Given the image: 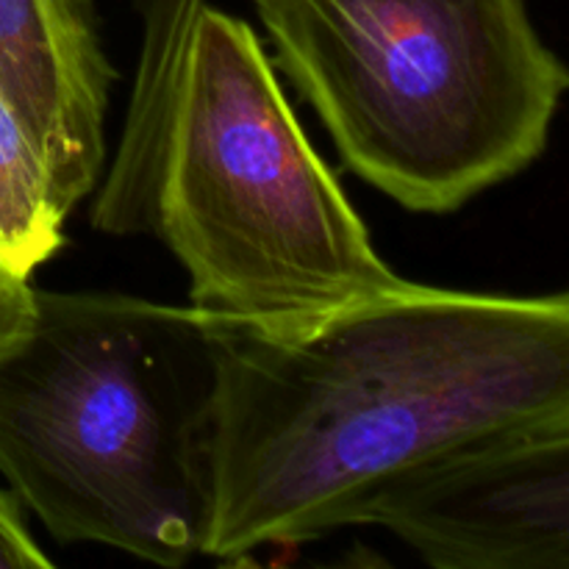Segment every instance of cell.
<instances>
[{
  "label": "cell",
  "mask_w": 569,
  "mask_h": 569,
  "mask_svg": "<svg viewBox=\"0 0 569 569\" xmlns=\"http://www.w3.org/2000/svg\"><path fill=\"white\" fill-rule=\"evenodd\" d=\"M209 522L239 561L359 515L467 442L569 417V298L409 287L298 328L209 320Z\"/></svg>",
  "instance_id": "1"
},
{
  "label": "cell",
  "mask_w": 569,
  "mask_h": 569,
  "mask_svg": "<svg viewBox=\"0 0 569 569\" xmlns=\"http://www.w3.org/2000/svg\"><path fill=\"white\" fill-rule=\"evenodd\" d=\"M153 233L209 320L283 331L411 283L317 156L253 28L211 6L189 39Z\"/></svg>",
  "instance_id": "4"
},
{
  "label": "cell",
  "mask_w": 569,
  "mask_h": 569,
  "mask_svg": "<svg viewBox=\"0 0 569 569\" xmlns=\"http://www.w3.org/2000/svg\"><path fill=\"white\" fill-rule=\"evenodd\" d=\"M67 217L42 156L0 98V261L31 278L64 244Z\"/></svg>",
  "instance_id": "8"
},
{
  "label": "cell",
  "mask_w": 569,
  "mask_h": 569,
  "mask_svg": "<svg viewBox=\"0 0 569 569\" xmlns=\"http://www.w3.org/2000/svg\"><path fill=\"white\" fill-rule=\"evenodd\" d=\"M437 569H569V417L509 428L400 476L359 515Z\"/></svg>",
  "instance_id": "5"
},
{
  "label": "cell",
  "mask_w": 569,
  "mask_h": 569,
  "mask_svg": "<svg viewBox=\"0 0 569 569\" xmlns=\"http://www.w3.org/2000/svg\"><path fill=\"white\" fill-rule=\"evenodd\" d=\"M345 167L450 214L548 148L569 87L526 0H253Z\"/></svg>",
  "instance_id": "3"
},
{
  "label": "cell",
  "mask_w": 569,
  "mask_h": 569,
  "mask_svg": "<svg viewBox=\"0 0 569 569\" xmlns=\"http://www.w3.org/2000/svg\"><path fill=\"white\" fill-rule=\"evenodd\" d=\"M114 67L94 0H0V98L72 211L100 183Z\"/></svg>",
  "instance_id": "6"
},
{
  "label": "cell",
  "mask_w": 569,
  "mask_h": 569,
  "mask_svg": "<svg viewBox=\"0 0 569 569\" xmlns=\"http://www.w3.org/2000/svg\"><path fill=\"white\" fill-rule=\"evenodd\" d=\"M53 559L44 556L26 520V509L11 489L0 487V569H50Z\"/></svg>",
  "instance_id": "9"
},
{
  "label": "cell",
  "mask_w": 569,
  "mask_h": 569,
  "mask_svg": "<svg viewBox=\"0 0 569 569\" xmlns=\"http://www.w3.org/2000/svg\"><path fill=\"white\" fill-rule=\"evenodd\" d=\"M214 365L192 306L37 289L0 359V476L59 542L159 567L200 556Z\"/></svg>",
  "instance_id": "2"
},
{
  "label": "cell",
  "mask_w": 569,
  "mask_h": 569,
  "mask_svg": "<svg viewBox=\"0 0 569 569\" xmlns=\"http://www.w3.org/2000/svg\"><path fill=\"white\" fill-rule=\"evenodd\" d=\"M203 6L206 0H137L142 48L126 128L109 167L111 178L122 187L150 189L159 178L189 39Z\"/></svg>",
  "instance_id": "7"
},
{
  "label": "cell",
  "mask_w": 569,
  "mask_h": 569,
  "mask_svg": "<svg viewBox=\"0 0 569 569\" xmlns=\"http://www.w3.org/2000/svg\"><path fill=\"white\" fill-rule=\"evenodd\" d=\"M37 320V289L0 261V359L9 356Z\"/></svg>",
  "instance_id": "10"
}]
</instances>
